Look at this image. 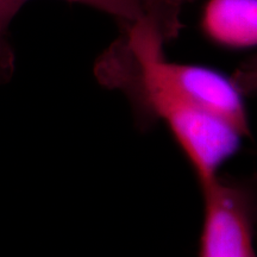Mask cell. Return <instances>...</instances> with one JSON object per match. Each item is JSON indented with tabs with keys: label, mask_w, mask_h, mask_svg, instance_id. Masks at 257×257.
<instances>
[{
	"label": "cell",
	"mask_w": 257,
	"mask_h": 257,
	"mask_svg": "<svg viewBox=\"0 0 257 257\" xmlns=\"http://www.w3.org/2000/svg\"><path fill=\"white\" fill-rule=\"evenodd\" d=\"M236 87L243 95L257 93V54L244 60L231 75Z\"/></svg>",
	"instance_id": "8"
},
{
	"label": "cell",
	"mask_w": 257,
	"mask_h": 257,
	"mask_svg": "<svg viewBox=\"0 0 257 257\" xmlns=\"http://www.w3.org/2000/svg\"><path fill=\"white\" fill-rule=\"evenodd\" d=\"M136 31L137 32H144V34L150 35V36L155 37L156 40L162 42L163 44H166L165 42H163L162 40H160V38L157 37L156 35L154 34L152 30H150V29H148L146 25H143L141 23H135L133 25H130V27L120 29V35L130 34V32H136ZM108 48H110V47H108ZM108 48L106 49V51L102 53V55L99 57L98 61H96L94 73H95L96 79L99 80V82H100L102 86H105V87H107V88H111L110 85H108L107 80H106V75H105V56H106V53H107ZM128 102H130V101H128ZM184 106H188V105L174 104V105L163 106V107L155 108V110H150V111L137 110V108L134 107L133 105H131V108H133V113H134L135 121H136L137 126H140L141 128H142V130H144V128H148V127L153 126V125L157 124L159 121H162L163 118H165L166 115H168L170 112L178 110V108H180V107H184ZM191 107H193V106H191Z\"/></svg>",
	"instance_id": "6"
},
{
	"label": "cell",
	"mask_w": 257,
	"mask_h": 257,
	"mask_svg": "<svg viewBox=\"0 0 257 257\" xmlns=\"http://www.w3.org/2000/svg\"><path fill=\"white\" fill-rule=\"evenodd\" d=\"M200 29L205 37L219 47H257V0H207Z\"/></svg>",
	"instance_id": "3"
},
{
	"label": "cell",
	"mask_w": 257,
	"mask_h": 257,
	"mask_svg": "<svg viewBox=\"0 0 257 257\" xmlns=\"http://www.w3.org/2000/svg\"><path fill=\"white\" fill-rule=\"evenodd\" d=\"M146 23L165 43L179 37L182 28V12L198 0H135Z\"/></svg>",
	"instance_id": "4"
},
{
	"label": "cell",
	"mask_w": 257,
	"mask_h": 257,
	"mask_svg": "<svg viewBox=\"0 0 257 257\" xmlns=\"http://www.w3.org/2000/svg\"><path fill=\"white\" fill-rule=\"evenodd\" d=\"M165 44L144 32L123 34L108 48L105 75L141 111L188 105L221 118L244 137L250 126L243 94L231 78L197 64L170 62Z\"/></svg>",
	"instance_id": "1"
},
{
	"label": "cell",
	"mask_w": 257,
	"mask_h": 257,
	"mask_svg": "<svg viewBox=\"0 0 257 257\" xmlns=\"http://www.w3.org/2000/svg\"><path fill=\"white\" fill-rule=\"evenodd\" d=\"M66 2L81 4L113 17L120 28L128 27L141 22L140 8L135 0H66Z\"/></svg>",
	"instance_id": "7"
},
{
	"label": "cell",
	"mask_w": 257,
	"mask_h": 257,
	"mask_svg": "<svg viewBox=\"0 0 257 257\" xmlns=\"http://www.w3.org/2000/svg\"><path fill=\"white\" fill-rule=\"evenodd\" d=\"M30 0H0V85L9 82L15 72L11 28L22 9Z\"/></svg>",
	"instance_id": "5"
},
{
	"label": "cell",
	"mask_w": 257,
	"mask_h": 257,
	"mask_svg": "<svg viewBox=\"0 0 257 257\" xmlns=\"http://www.w3.org/2000/svg\"><path fill=\"white\" fill-rule=\"evenodd\" d=\"M205 201L199 257H257V175H216L200 184Z\"/></svg>",
	"instance_id": "2"
}]
</instances>
